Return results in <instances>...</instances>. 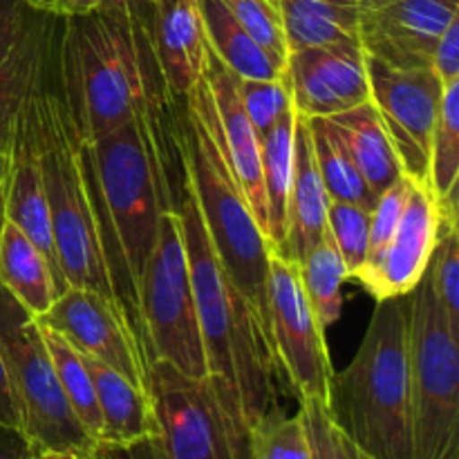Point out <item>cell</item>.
<instances>
[{"label": "cell", "mask_w": 459, "mask_h": 459, "mask_svg": "<svg viewBox=\"0 0 459 459\" xmlns=\"http://www.w3.org/2000/svg\"><path fill=\"white\" fill-rule=\"evenodd\" d=\"M81 143L108 276L121 316L148 359L139 282L160 233V218L178 211L186 191L184 101L151 99L124 126Z\"/></svg>", "instance_id": "cell-1"}, {"label": "cell", "mask_w": 459, "mask_h": 459, "mask_svg": "<svg viewBox=\"0 0 459 459\" xmlns=\"http://www.w3.org/2000/svg\"><path fill=\"white\" fill-rule=\"evenodd\" d=\"M54 63L58 90L83 142L124 126L151 99L169 97L146 18L128 0H106L92 13L61 18Z\"/></svg>", "instance_id": "cell-2"}, {"label": "cell", "mask_w": 459, "mask_h": 459, "mask_svg": "<svg viewBox=\"0 0 459 459\" xmlns=\"http://www.w3.org/2000/svg\"><path fill=\"white\" fill-rule=\"evenodd\" d=\"M408 327L411 294L377 300L357 354L327 388L330 420L370 459H412Z\"/></svg>", "instance_id": "cell-3"}, {"label": "cell", "mask_w": 459, "mask_h": 459, "mask_svg": "<svg viewBox=\"0 0 459 459\" xmlns=\"http://www.w3.org/2000/svg\"><path fill=\"white\" fill-rule=\"evenodd\" d=\"M178 215L182 222L209 372L233 390L254 426L276 403V393H273L276 368H273L267 332L249 300L233 285L220 264L188 182Z\"/></svg>", "instance_id": "cell-4"}, {"label": "cell", "mask_w": 459, "mask_h": 459, "mask_svg": "<svg viewBox=\"0 0 459 459\" xmlns=\"http://www.w3.org/2000/svg\"><path fill=\"white\" fill-rule=\"evenodd\" d=\"M184 157L211 247L258 314L269 339L267 291L273 249L227 160L204 76L184 101Z\"/></svg>", "instance_id": "cell-5"}, {"label": "cell", "mask_w": 459, "mask_h": 459, "mask_svg": "<svg viewBox=\"0 0 459 459\" xmlns=\"http://www.w3.org/2000/svg\"><path fill=\"white\" fill-rule=\"evenodd\" d=\"M54 52L56 43L30 92L54 249L67 285L97 291L119 309L103 258L83 143L58 90Z\"/></svg>", "instance_id": "cell-6"}, {"label": "cell", "mask_w": 459, "mask_h": 459, "mask_svg": "<svg viewBox=\"0 0 459 459\" xmlns=\"http://www.w3.org/2000/svg\"><path fill=\"white\" fill-rule=\"evenodd\" d=\"M155 435L146 459H254L251 421L233 390L215 375H184L166 361L148 366Z\"/></svg>", "instance_id": "cell-7"}, {"label": "cell", "mask_w": 459, "mask_h": 459, "mask_svg": "<svg viewBox=\"0 0 459 459\" xmlns=\"http://www.w3.org/2000/svg\"><path fill=\"white\" fill-rule=\"evenodd\" d=\"M0 357L12 385L18 429L31 451L74 453L103 459L101 448L76 420L54 372L40 325L0 285Z\"/></svg>", "instance_id": "cell-8"}, {"label": "cell", "mask_w": 459, "mask_h": 459, "mask_svg": "<svg viewBox=\"0 0 459 459\" xmlns=\"http://www.w3.org/2000/svg\"><path fill=\"white\" fill-rule=\"evenodd\" d=\"M412 459H446L459 446V336L429 273L411 291L408 327Z\"/></svg>", "instance_id": "cell-9"}, {"label": "cell", "mask_w": 459, "mask_h": 459, "mask_svg": "<svg viewBox=\"0 0 459 459\" xmlns=\"http://www.w3.org/2000/svg\"><path fill=\"white\" fill-rule=\"evenodd\" d=\"M139 312L151 361L170 363L193 379L209 375L178 211L160 218V233L139 282Z\"/></svg>", "instance_id": "cell-10"}, {"label": "cell", "mask_w": 459, "mask_h": 459, "mask_svg": "<svg viewBox=\"0 0 459 459\" xmlns=\"http://www.w3.org/2000/svg\"><path fill=\"white\" fill-rule=\"evenodd\" d=\"M269 348L273 368L303 399L325 403L334 368L325 345V327L305 299L296 264L273 251L269 260Z\"/></svg>", "instance_id": "cell-11"}, {"label": "cell", "mask_w": 459, "mask_h": 459, "mask_svg": "<svg viewBox=\"0 0 459 459\" xmlns=\"http://www.w3.org/2000/svg\"><path fill=\"white\" fill-rule=\"evenodd\" d=\"M370 101L379 112L403 175L429 188L430 143L442 108L444 85L433 67L399 70L366 56Z\"/></svg>", "instance_id": "cell-12"}, {"label": "cell", "mask_w": 459, "mask_h": 459, "mask_svg": "<svg viewBox=\"0 0 459 459\" xmlns=\"http://www.w3.org/2000/svg\"><path fill=\"white\" fill-rule=\"evenodd\" d=\"M459 16V0H359L357 39L390 67H430L437 40Z\"/></svg>", "instance_id": "cell-13"}, {"label": "cell", "mask_w": 459, "mask_h": 459, "mask_svg": "<svg viewBox=\"0 0 459 459\" xmlns=\"http://www.w3.org/2000/svg\"><path fill=\"white\" fill-rule=\"evenodd\" d=\"M36 321L58 332L81 354L106 363L148 393V359L106 296L85 287H67Z\"/></svg>", "instance_id": "cell-14"}, {"label": "cell", "mask_w": 459, "mask_h": 459, "mask_svg": "<svg viewBox=\"0 0 459 459\" xmlns=\"http://www.w3.org/2000/svg\"><path fill=\"white\" fill-rule=\"evenodd\" d=\"M287 79L300 117H332L370 101L368 61L359 40L290 52Z\"/></svg>", "instance_id": "cell-15"}, {"label": "cell", "mask_w": 459, "mask_h": 459, "mask_svg": "<svg viewBox=\"0 0 459 459\" xmlns=\"http://www.w3.org/2000/svg\"><path fill=\"white\" fill-rule=\"evenodd\" d=\"M58 27L61 18L22 0H0V152L9 151L13 121L56 43Z\"/></svg>", "instance_id": "cell-16"}, {"label": "cell", "mask_w": 459, "mask_h": 459, "mask_svg": "<svg viewBox=\"0 0 459 459\" xmlns=\"http://www.w3.org/2000/svg\"><path fill=\"white\" fill-rule=\"evenodd\" d=\"M439 236V211L426 186L412 184L406 209L379 258L354 281L375 300L411 294L433 258Z\"/></svg>", "instance_id": "cell-17"}, {"label": "cell", "mask_w": 459, "mask_h": 459, "mask_svg": "<svg viewBox=\"0 0 459 459\" xmlns=\"http://www.w3.org/2000/svg\"><path fill=\"white\" fill-rule=\"evenodd\" d=\"M9 179H7V204L4 215L12 224H16L45 255L49 272L54 276L58 296L67 290V281L58 264L56 249H54L52 222H49L48 197H45L43 173H40L39 142H36L34 110H31L30 94L18 110L13 121L12 142H9ZM56 296V299H58Z\"/></svg>", "instance_id": "cell-18"}, {"label": "cell", "mask_w": 459, "mask_h": 459, "mask_svg": "<svg viewBox=\"0 0 459 459\" xmlns=\"http://www.w3.org/2000/svg\"><path fill=\"white\" fill-rule=\"evenodd\" d=\"M202 76L209 85L215 126H218L229 164H231L233 175H236L242 193L249 200L251 209H254L255 218H258L260 227L267 236V206H264L260 137L254 126H251L249 117H247L245 106H242L240 92H238V74L209 48V43H206Z\"/></svg>", "instance_id": "cell-19"}, {"label": "cell", "mask_w": 459, "mask_h": 459, "mask_svg": "<svg viewBox=\"0 0 459 459\" xmlns=\"http://www.w3.org/2000/svg\"><path fill=\"white\" fill-rule=\"evenodd\" d=\"M143 18L166 94L173 101H186L202 79L206 58L195 0H148Z\"/></svg>", "instance_id": "cell-20"}, {"label": "cell", "mask_w": 459, "mask_h": 459, "mask_svg": "<svg viewBox=\"0 0 459 459\" xmlns=\"http://www.w3.org/2000/svg\"><path fill=\"white\" fill-rule=\"evenodd\" d=\"M327 231V195L314 161L312 142H309L307 119L296 115L294 128V164H291V184L287 195L285 236L276 254L287 263L296 264L316 245Z\"/></svg>", "instance_id": "cell-21"}, {"label": "cell", "mask_w": 459, "mask_h": 459, "mask_svg": "<svg viewBox=\"0 0 459 459\" xmlns=\"http://www.w3.org/2000/svg\"><path fill=\"white\" fill-rule=\"evenodd\" d=\"M92 379L101 412V453H126L143 446L155 435L151 397L126 377L97 359L81 354Z\"/></svg>", "instance_id": "cell-22"}, {"label": "cell", "mask_w": 459, "mask_h": 459, "mask_svg": "<svg viewBox=\"0 0 459 459\" xmlns=\"http://www.w3.org/2000/svg\"><path fill=\"white\" fill-rule=\"evenodd\" d=\"M325 119L377 197L403 178L397 152L385 134L379 112L372 106V101L339 112V115L325 117Z\"/></svg>", "instance_id": "cell-23"}, {"label": "cell", "mask_w": 459, "mask_h": 459, "mask_svg": "<svg viewBox=\"0 0 459 459\" xmlns=\"http://www.w3.org/2000/svg\"><path fill=\"white\" fill-rule=\"evenodd\" d=\"M287 52L357 39L359 0H273Z\"/></svg>", "instance_id": "cell-24"}, {"label": "cell", "mask_w": 459, "mask_h": 459, "mask_svg": "<svg viewBox=\"0 0 459 459\" xmlns=\"http://www.w3.org/2000/svg\"><path fill=\"white\" fill-rule=\"evenodd\" d=\"M0 285L34 318L43 316L58 296L45 255L9 220L0 231Z\"/></svg>", "instance_id": "cell-25"}, {"label": "cell", "mask_w": 459, "mask_h": 459, "mask_svg": "<svg viewBox=\"0 0 459 459\" xmlns=\"http://www.w3.org/2000/svg\"><path fill=\"white\" fill-rule=\"evenodd\" d=\"M209 48L242 79H278L281 65L260 48L220 0H195Z\"/></svg>", "instance_id": "cell-26"}, {"label": "cell", "mask_w": 459, "mask_h": 459, "mask_svg": "<svg viewBox=\"0 0 459 459\" xmlns=\"http://www.w3.org/2000/svg\"><path fill=\"white\" fill-rule=\"evenodd\" d=\"M296 108L278 119V124L260 139V161H263L264 206H267V238L276 251L285 236L287 195L294 164V128Z\"/></svg>", "instance_id": "cell-27"}, {"label": "cell", "mask_w": 459, "mask_h": 459, "mask_svg": "<svg viewBox=\"0 0 459 459\" xmlns=\"http://www.w3.org/2000/svg\"><path fill=\"white\" fill-rule=\"evenodd\" d=\"M459 179V81L446 85L437 126L430 143L429 191L437 204L439 220L457 222Z\"/></svg>", "instance_id": "cell-28"}, {"label": "cell", "mask_w": 459, "mask_h": 459, "mask_svg": "<svg viewBox=\"0 0 459 459\" xmlns=\"http://www.w3.org/2000/svg\"><path fill=\"white\" fill-rule=\"evenodd\" d=\"M307 119V117H305ZM309 142H312L314 161H316L318 175H321L323 188H325L327 200L334 202H352L366 209H375L379 197L370 191L366 179L357 170L354 161L345 152L343 143L339 142L332 126L325 117H314L307 119Z\"/></svg>", "instance_id": "cell-29"}, {"label": "cell", "mask_w": 459, "mask_h": 459, "mask_svg": "<svg viewBox=\"0 0 459 459\" xmlns=\"http://www.w3.org/2000/svg\"><path fill=\"white\" fill-rule=\"evenodd\" d=\"M296 269H299L300 285H303L309 307L316 314L318 323L327 330L341 318L343 282L348 281V272L330 231L323 233L321 240L303 255Z\"/></svg>", "instance_id": "cell-30"}, {"label": "cell", "mask_w": 459, "mask_h": 459, "mask_svg": "<svg viewBox=\"0 0 459 459\" xmlns=\"http://www.w3.org/2000/svg\"><path fill=\"white\" fill-rule=\"evenodd\" d=\"M39 325L45 348H48L49 359H52L56 379L61 384V390L65 393L67 402H70V408L74 411L81 426L88 430L90 437L99 444V437H101V412H99L97 394H94V385L83 363V357H81L79 350L72 348L52 327L43 325V323H39Z\"/></svg>", "instance_id": "cell-31"}, {"label": "cell", "mask_w": 459, "mask_h": 459, "mask_svg": "<svg viewBox=\"0 0 459 459\" xmlns=\"http://www.w3.org/2000/svg\"><path fill=\"white\" fill-rule=\"evenodd\" d=\"M251 455L254 459H312L300 412L290 417L273 403L251 429Z\"/></svg>", "instance_id": "cell-32"}, {"label": "cell", "mask_w": 459, "mask_h": 459, "mask_svg": "<svg viewBox=\"0 0 459 459\" xmlns=\"http://www.w3.org/2000/svg\"><path fill=\"white\" fill-rule=\"evenodd\" d=\"M370 220L372 211L366 206L327 200V231L339 249L348 278H357L366 264Z\"/></svg>", "instance_id": "cell-33"}, {"label": "cell", "mask_w": 459, "mask_h": 459, "mask_svg": "<svg viewBox=\"0 0 459 459\" xmlns=\"http://www.w3.org/2000/svg\"><path fill=\"white\" fill-rule=\"evenodd\" d=\"M437 303L451 330L459 336V231L457 222L439 220V236L426 269Z\"/></svg>", "instance_id": "cell-34"}, {"label": "cell", "mask_w": 459, "mask_h": 459, "mask_svg": "<svg viewBox=\"0 0 459 459\" xmlns=\"http://www.w3.org/2000/svg\"><path fill=\"white\" fill-rule=\"evenodd\" d=\"M238 92L251 126L263 139L285 112L294 108L287 72L278 79H242L238 76Z\"/></svg>", "instance_id": "cell-35"}, {"label": "cell", "mask_w": 459, "mask_h": 459, "mask_svg": "<svg viewBox=\"0 0 459 459\" xmlns=\"http://www.w3.org/2000/svg\"><path fill=\"white\" fill-rule=\"evenodd\" d=\"M236 21L254 36L255 43L273 58L276 65L285 70L287 65V43L282 34V22L278 9L272 0H220Z\"/></svg>", "instance_id": "cell-36"}, {"label": "cell", "mask_w": 459, "mask_h": 459, "mask_svg": "<svg viewBox=\"0 0 459 459\" xmlns=\"http://www.w3.org/2000/svg\"><path fill=\"white\" fill-rule=\"evenodd\" d=\"M411 188H412V182L403 175V178L397 179L388 191L381 193L379 200H377L375 209H372L370 242H368V258H366V264H363V269L370 267V264L379 258L381 251L385 249V245H388L390 238H393V233L397 231V224L399 220H402L403 209H406Z\"/></svg>", "instance_id": "cell-37"}, {"label": "cell", "mask_w": 459, "mask_h": 459, "mask_svg": "<svg viewBox=\"0 0 459 459\" xmlns=\"http://www.w3.org/2000/svg\"><path fill=\"white\" fill-rule=\"evenodd\" d=\"M299 403L312 459H348V439L330 420L325 403L318 399H303Z\"/></svg>", "instance_id": "cell-38"}, {"label": "cell", "mask_w": 459, "mask_h": 459, "mask_svg": "<svg viewBox=\"0 0 459 459\" xmlns=\"http://www.w3.org/2000/svg\"><path fill=\"white\" fill-rule=\"evenodd\" d=\"M430 67L439 76L444 88L459 81V16L446 27L442 39L435 45Z\"/></svg>", "instance_id": "cell-39"}, {"label": "cell", "mask_w": 459, "mask_h": 459, "mask_svg": "<svg viewBox=\"0 0 459 459\" xmlns=\"http://www.w3.org/2000/svg\"><path fill=\"white\" fill-rule=\"evenodd\" d=\"M22 3L54 18H72L97 12L106 0H22Z\"/></svg>", "instance_id": "cell-40"}, {"label": "cell", "mask_w": 459, "mask_h": 459, "mask_svg": "<svg viewBox=\"0 0 459 459\" xmlns=\"http://www.w3.org/2000/svg\"><path fill=\"white\" fill-rule=\"evenodd\" d=\"M31 446L13 426H0V459H30Z\"/></svg>", "instance_id": "cell-41"}, {"label": "cell", "mask_w": 459, "mask_h": 459, "mask_svg": "<svg viewBox=\"0 0 459 459\" xmlns=\"http://www.w3.org/2000/svg\"><path fill=\"white\" fill-rule=\"evenodd\" d=\"M0 426H13L18 429V412L13 403L12 385H9L7 370H4L3 357H0ZM21 430V429H18Z\"/></svg>", "instance_id": "cell-42"}, {"label": "cell", "mask_w": 459, "mask_h": 459, "mask_svg": "<svg viewBox=\"0 0 459 459\" xmlns=\"http://www.w3.org/2000/svg\"><path fill=\"white\" fill-rule=\"evenodd\" d=\"M7 179H9V152H0V231L7 220L4 204H7Z\"/></svg>", "instance_id": "cell-43"}, {"label": "cell", "mask_w": 459, "mask_h": 459, "mask_svg": "<svg viewBox=\"0 0 459 459\" xmlns=\"http://www.w3.org/2000/svg\"><path fill=\"white\" fill-rule=\"evenodd\" d=\"M30 459H88L74 455V453H54V451H31Z\"/></svg>", "instance_id": "cell-44"}, {"label": "cell", "mask_w": 459, "mask_h": 459, "mask_svg": "<svg viewBox=\"0 0 459 459\" xmlns=\"http://www.w3.org/2000/svg\"><path fill=\"white\" fill-rule=\"evenodd\" d=\"M345 439H348V437H345ZM348 459H370V457H368L366 453L359 451V448L354 446V444L348 439Z\"/></svg>", "instance_id": "cell-45"}, {"label": "cell", "mask_w": 459, "mask_h": 459, "mask_svg": "<svg viewBox=\"0 0 459 459\" xmlns=\"http://www.w3.org/2000/svg\"><path fill=\"white\" fill-rule=\"evenodd\" d=\"M446 459H459V446L453 448V451L446 455Z\"/></svg>", "instance_id": "cell-46"}, {"label": "cell", "mask_w": 459, "mask_h": 459, "mask_svg": "<svg viewBox=\"0 0 459 459\" xmlns=\"http://www.w3.org/2000/svg\"><path fill=\"white\" fill-rule=\"evenodd\" d=\"M272 3H273V0H272ZM273 4H276V3H273Z\"/></svg>", "instance_id": "cell-47"}]
</instances>
